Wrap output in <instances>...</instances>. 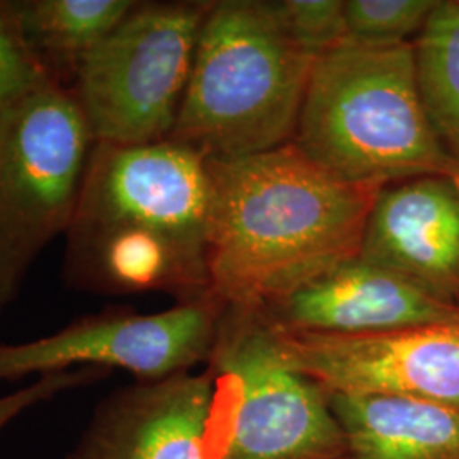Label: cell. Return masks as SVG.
I'll return each instance as SVG.
<instances>
[{"label":"cell","mask_w":459,"mask_h":459,"mask_svg":"<svg viewBox=\"0 0 459 459\" xmlns=\"http://www.w3.org/2000/svg\"><path fill=\"white\" fill-rule=\"evenodd\" d=\"M315 60L273 2H210L170 138L216 160L293 143Z\"/></svg>","instance_id":"277c9868"},{"label":"cell","mask_w":459,"mask_h":459,"mask_svg":"<svg viewBox=\"0 0 459 459\" xmlns=\"http://www.w3.org/2000/svg\"><path fill=\"white\" fill-rule=\"evenodd\" d=\"M214 181L208 157L167 138L94 143L65 233L64 279L96 296L210 293Z\"/></svg>","instance_id":"6da1fadb"},{"label":"cell","mask_w":459,"mask_h":459,"mask_svg":"<svg viewBox=\"0 0 459 459\" xmlns=\"http://www.w3.org/2000/svg\"><path fill=\"white\" fill-rule=\"evenodd\" d=\"M208 162L210 293L223 307L259 310L359 255L377 187L335 178L295 143Z\"/></svg>","instance_id":"7a4b0ae2"},{"label":"cell","mask_w":459,"mask_h":459,"mask_svg":"<svg viewBox=\"0 0 459 459\" xmlns=\"http://www.w3.org/2000/svg\"><path fill=\"white\" fill-rule=\"evenodd\" d=\"M94 138L72 94L48 83L0 119V315L39 254L65 237Z\"/></svg>","instance_id":"8992f818"},{"label":"cell","mask_w":459,"mask_h":459,"mask_svg":"<svg viewBox=\"0 0 459 459\" xmlns=\"http://www.w3.org/2000/svg\"><path fill=\"white\" fill-rule=\"evenodd\" d=\"M111 369L106 368H77L62 373H53L47 377H36L26 388H21L14 394H2L0 396V430L16 420L21 413L43 403L56 394H64L68 390L92 385L99 379L108 377Z\"/></svg>","instance_id":"d6986e66"},{"label":"cell","mask_w":459,"mask_h":459,"mask_svg":"<svg viewBox=\"0 0 459 459\" xmlns=\"http://www.w3.org/2000/svg\"><path fill=\"white\" fill-rule=\"evenodd\" d=\"M136 0H14L22 38L49 81L70 89L85 58Z\"/></svg>","instance_id":"5bb4252c"},{"label":"cell","mask_w":459,"mask_h":459,"mask_svg":"<svg viewBox=\"0 0 459 459\" xmlns=\"http://www.w3.org/2000/svg\"><path fill=\"white\" fill-rule=\"evenodd\" d=\"M273 330L286 361L327 392L394 394L459 409V322L361 335Z\"/></svg>","instance_id":"9c48e42d"},{"label":"cell","mask_w":459,"mask_h":459,"mask_svg":"<svg viewBox=\"0 0 459 459\" xmlns=\"http://www.w3.org/2000/svg\"><path fill=\"white\" fill-rule=\"evenodd\" d=\"M273 7L284 31L315 58L349 39L344 0H281Z\"/></svg>","instance_id":"ac0fdd59"},{"label":"cell","mask_w":459,"mask_h":459,"mask_svg":"<svg viewBox=\"0 0 459 459\" xmlns=\"http://www.w3.org/2000/svg\"><path fill=\"white\" fill-rule=\"evenodd\" d=\"M296 147L335 178L358 186L441 176L459 182L427 119L413 45L345 39L320 55L296 126Z\"/></svg>","instance_id":"3957f363"},{"label":"cell","mask_w":459,"mask_h":459,"mask_svg":"<svg viewBox=\"0 0 459 459\" xmlns=\"http://www.w3.org/2000/svg\"><path fill=\"white\" fill-rule=\"evenodd\" d=\"M48 83L53 82L22 38L14 0H0V119Z\"/></svg>","instance_id":"e0dca14e"},{"label":"cell","mask_w":459,"mask_h":459,"mask_svg":"<svg viewBox=\"0 0 459 459\" xmlns=\"http://www.w3.org/2000/svg\"><path fill=\"white\" fill-rule=\"evenodd\" d=\"M210 2H136L83 62L68 92L96 143L170 138Z\"/></svg>","instance_id":"52a82bcc"},{"label":"cell","mask_w":459,"mask_h":459,"mask_svg":"<svg viewBox=\"0 0 459 459\" xmlns=\"http://www.w3.org/2000/svg\"><path fill=\"white\" fill-rule=\"evenodd\" d=\"M225 307L206 296L165 312L109 308L22 344H0V381L77 368L125 369L140 381L193 371L208 362Z\"/></svg>","instance_id":"ba28073f"},{"label":"cell","mask_w":459,"mask_h":459,"mask_svg":"<svg viewBox=\"0 0 459 459\" xmlns=\"http://www.w3.org/2000/svg\"><path fill=\"white\" fill-rule=\"evenodd\" d=\"M411 45L427 119L459 170V0H439Z\"/></svg>","instance_id":"9a60e30c"},{"label":"cell","mask_w":459,"mask_h":459,"mask_svg":"<svg viewBox=\"0 0 459 459\" xmlns=\"http://www.w3.org/2000/svg\"><path fill=\"white\" fill-rule=\"evenodd\" d=\"M257 312L282 332L361 335L459 322V308L359 255Z\"/></svg>","instance_id":"8fae6325"},{"label":"cell","mask_w":459,"mask_h":459,"mask_svg":"<svg viewBox=\"0 0 459 459\" xmlns=\"http://www.w3.org/2000/svg\"><path fill=\"white\" fill-rule=\"evenodd\" d=\"M212 373L136 381L109 394L65 459H214Z\"/></svg>","instance_id":"30bf717a"},{"label":"cell","mask_w":459,"mask_h":459,"mask_svg":"<svg viewBox=\"0 0 459 459\" xmlns=\"http://www.w3.org/2000/svg\"><path fill=\"white\" fill-rule=\"evenodd\" d=\"M341 459H459V409L394 394H333Z\"/></svg>","instance_id":"4fadbf2b"},{"label":"cell","mask_w":459,"mask_h":459,"mask_svg":"<svg viewBox=\"0 0 459 459\" xmlns=\"http://www.w3.org/2000/svg\"><path fill=\"white\" fill-rule=\"evenodd\" d=\"M218 390L214 459H341L328 392L298 371L257 310L225 307L208 359Z\"/></svg>","instance_id":"5b68a950"},{"label":"cell","mask_w":459,"mask_h":459,"mask_svg":"<svg viewBox=\"0 0 459 459\" xmlns=\"http://www.w3.org/2000/svg\"><path fill=\"white\" fill-rule=\"evenodd\" d=\"M439 0H344L349 39L394 47L411 43Z\"/></svg>","instance_id":"2e32d148"},{"label":"cell","mask_w":459,"mask_h":459,"mask_svg":"<svg viewBox=\"0 0 459 459\" xmlns=\"http://www.w3.org/2000/svg\"><path fill=\"white\" fill-rule=\"evenodd\" d=\"M359 257L459 308V182L426 176L381 187Z\"/></svg>","instance_id":"7c38bea8"}]
</instances>
